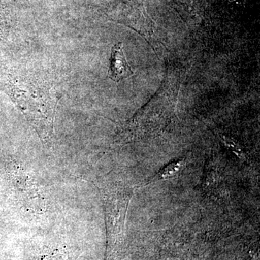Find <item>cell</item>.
I'll use <instances>...</instances> for the list:
<instances>
[{
    "instance_id": "1",
    "label": "cell",
    "mask_w": 260,
    "mask_h": 260,
    "mask_svg": "<svg viewBox=\"0 0 260 260\" xmlns=\"http://www.w3.org/2000/svg\"><path fill=\"white\" fill-rule=\"evenodd\" d=\"M10 93L15 104L45 144L51 145L59 95L49 83L23 78L12 84Z\"/></svg>"
},
{
    "instance_id": "2",
    "label": "cell",
    "mask_w": 260,
    "mask_h": 260,
    "mask_svg": "<svg viewBox=\"0 0 260 260\" xmlns=\"http://www.w3.org/2000/svg\"><path fill=\"white\" fill-rule=\"evenodd\" d=\"M16 179L17 188L25 208L37 213H42L46 209V203L37 181L24 169L22 171L19 169Z\"/></svg>"
},
{
    "instance_id": "3",
    "label": "cell",
    "mask_w": 260,
    "mask_h": 260,
    "mask_svg": "<svg viewBox=\"0 0 260 260\" xmlns=\"http://www.w3.org/2000/svg\"><path fill=\"white\" fill-rule=\"evenodd\" d=\"M133 75L134 72L126 60L122 43L114 44L111 53L110 67L108 71V76L111 80L118 83Z\"/></svg>"
},
{
    "instance_id": "4",
    "label": "cell",
    "mask_w": 260,
    "mask_h": 260,
    "mask_svg": "<svg viewBox=\"0 0 260 260\" xmlns=\"http://www.w3.org/2000/svg\"><path fill=\"white\" fill-rule=\"evenodd\" d=\"M185 164L186 161L184 159L170 162V164H168L167 167L161 169L151 180L149 181L148 184L162 180H167V179L176 177L179 173L182 171V169L185 167Z\"/></svg>"
}]
</instances>
